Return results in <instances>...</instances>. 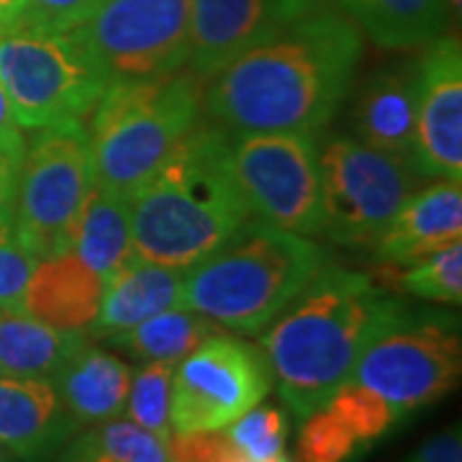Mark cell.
Here are the masks:
<instances>
[{"instance_id":"d4e9b609","label":"cell","mask_w":462,"mask_h":462,"mask_svg":"<svg viewBox=\"0 0 462 462\" xmlns=\"http://www.w3.org/2000/svg\"><path fill=\"white\" fill-rule=\"evenodd\" d=\"M54 462H170L167 445L129 419H114L80 430Z\"/></svg>"},{"instance_id":"44dd1931","label":"cell","mask_w":462,"mask_h":462,"mask_svg":"<svg viewBox=\"0 0 462 462\" xmlns=\"http://www.w3.org/2000/svg\"><path fill=\"white\" fill-rule=\"evenodd\" d=\"M88 342L85 331L54 329L21 309H0V373L5 378L51 383Z\"/></svg>"},{"instance_id":"5b68a950","label":"cell","mask_w":462,"mask_h":462,"mask_svg":"<svg viewBox=\"0 0 462 462\" xmlns=\"http://www.w3.org/2000/svg\"><path fill=\"white\" fill-rule=\"evenodd\" d=\"M203 88L188 67L108 85L85 118L96 185L132 200L182 136L203 121Z\"/></svg>"},{"instance_id":"7c38bea8","label":"cell","mask_w":462,"mask_h":462,"mask_svg":"<svg viewBox=\"0 0 462 462\" xmlns=\"http://www.w3.org/2000/svg\"><path fill=\"white\" fill-rule=\"evenodd\" d=\"M273 391V370L260 346L224 331L211 334L172 370V434L224 431Z\"/></svg>"},{"instance_id":"83f0119b","label":"cell","mask_w":462,"mask_h":462,"mask_svg":"<svg viewBox=\"0 0 462 462\" xmlns=\"http://www.w3.org/2000/svg\"><path fill=\"white\" fill-rule=\"evenodd\" d=\"M324 406L345 421L346 430L357 437L365 449L380 442L398 424L393 409L355 380H346L342 388H337V393Z\"/></svg>"},{"instance_id":"74e56055","label":"cell","mask_w":462,"mask_h":462,"mask_svg":"<svg viewBox=\"0 0 462 462\" xmlns=\"http://www.w3.org/2000/svg\"><path fill=\"white\" fill-rule=\"evenodd\" d=\"M445 3H447V14H449V16L455 14V18H460L462 0H445Z\"/></svg>"},{"instance_id":"8fae6325","label":"cell","mask_w":462,"mask_h":462,"mask_svg":"<svg viewBox=\"0 0 462 462\" xmlns=\"http://www.w3.org/2000/svg\"><path fill=\"white\" fill-rule=\"evenodd\" d=\"M231 170L249 214L278 229L321 231V175L314 134H231Z\"/></svg>"},{"instance_id":"277c9868","label":"cell","mask_w":462,"mask_h":462,"mask_svg":"<svg viewBox=\"0 0 462 462\" xmlns=\"http://www.w3.org/2000/svg\"><path fill=\"white\" fill-rule=\"evenodd\" d=\"M329 264L311 236L249 216L208 257L185 270L182 306L221 329L260 334Z\"/></svg>"},{"instance_id":"d590c367","label":"cell","mask_w":462,"mask_h":462,"mask_svg":"<svg viewBox=\"0 0 462 462\" xmlns=\"http://www.w3.org/2000/svg\"><path fill=\"white\" fill-rule=\"evenodd\" d=\"M23 11V0H0V23L16 21Z\"/></svg>"},{"instance_id":"1f68e13d","label":"cell","mask_w":462,"mask_h":462,"mask_svg":"<svg viewBox=\"0 0 462 462\" xmlns=\"http://www.w3.org/2000/svg\"><path fill=\"white\" fill-rule=\"evenodd\" d=\"M100 0H23L16 21H26L50 32H75L98 8Z\"/></svg>"},{"instance_id":"7402d4cb","label":"cell","mask_w":462,"mask_h":462,"mask_svg":"<svg viewBox=\"0 0 462 462\" xmlns=\"http://www.w3.org/2000/svg\"><path fill=\"white\" fill-rule=\"evenodd\" d=\"M367 39L383 50L427 47L445 33V0H331Z\"/></svg>"},{"instance_id":"d6986e66","label":"cell","mask_w":462,"mask_h":462,"mask_svg":"<svg viewBox=\"0 0 462 462\" xmlns=\"http://www.w3.org/2000/svg\"><path fill=\"white\" fill-rule=\"evenodd\" d=\"M185 270L149 263L134 254L129 263L106 282L98 314L88 337L106 342L108 337L132 329L144 319L182 306Z\"/></svg>"},{"instance_id":"8d00e7d4","label":"cell","mask_w":462,"mask_h":462,"mask_svg":"<svg viewBox=\"0 0 462 462\" xmlns=\"http://www.w3.org/2000/svg\"><path fill=\"white\" fill-rule=\"evenodd\" d=\"M214 462H249V457L242 452V449H236V447L231 445L229 439H226L224 447L218 449V455H216Z\"/></svg>"},{"instance_id":"ab89813d","label":"cell","mask_w":462,"mask_h":462,"mask_svg":"<svg viewBox=\"0 0 462 462\" xmlns=\"http://www.w3.org/2000/svg\"><path fill=\"white\" fill-rule=\"evenodd\" d=\"M0 378H3V373H0Z\"/></svg>"},{"instance_id":"603a6c76","label":"cell","mask_w":462,"mask_h":462,"mask_svg":"<svg viewBox=\"0 0 462 462\" xmlns=\"http://www.w3.org/2000/svg\"><path fill=\"white\" fill-rule=\"evenodd\" d=\"M69 252L108 282L134 257L132 200L93 185L72 229Z\"/></svg>"},{"instance_id":"3957f363","label":"cell","mask_w":462,"mask_h":462,"mask_svg":"<svg viewBox=\"0 0 462 462\" xmlns=\"http://www.w3.org/2000/svg\"><path fill=\"white\" fill-rule=\"evenodd\" d=\"M231 134L200 121L132 199L134 254L190 270L247 221L231 170Z\"/></svg>"},{"instance_id":"60d3db41","label":"cell","mask_w":462,"mask_h":462,"mask_svg":"<svg viewBox=\"0 0 462 462\" xmlns=\"http://www.w3.org/2000/svg\"><path fill=\"white\" fill-rule=\"evenodd\" d=\"M288 462H291V460H288Z\"/></svg>"},{"instance_id":"52a82bcc","label":"cell","mask_w":462,"mask_h":462,"mask_svg":"<svg viewBox=\"0 0 462 462\" xmlns=\"http://www.w3.org/2000/svg\"><path fill=\"white\" fill-rule=\"evenodd\" d=\"M321 236L339 247H375L401 203L424 185L411 157H398L349 134L319 144Z\"/></svg>"},{"instance_id":"7a4b0ae2","label":"cell","mask_w":462,"mask_h":462,"mask_svg":"<svg viewBox=\"0 0 462 462\" xmlns=\"http://www.w3.org/2000/svg\"><path fill=\"white\" fill-rule=\"evenodd\" d=\"M409 309L367 275L324 264L263 334L282 403L306 419L352 378L370 342Z\"/></svg>"},{"instance_id":"9a60e30c","label":"cell","mask_w":462,"mask_h":462,"mask_svg":"<svg viewBox=\"0 0 462 462\" xmlns=\"http://www.w3.org/2000/svg\"><path fill=\"white\" fill-rule=\"evenodd\" d=\"M78 431L50 380L0 378V445L18 462H51Z\"/></svg>"},{"instance_id":"ac0fdd59","label":"cell","mask_w":462,"mask_h":462,"mask_svg":"<svg viewBox=\"0 0 462 462\" xmlns=\"http://www.w3.org/2000/svg\"><path fill=\"white\" fill-rule=\"evenodd\" d=\"M352 136L370 147L411 157L416 126V62L373 72L349 111Z\"/></svg>"},{"instance_id":"2e32d148","label":"cell","mask_w":462,"mask_h":462,"mask_svg":"<svg viewBox=\"0 0 462 462\" xmlns=\"http://www.w3.org/2000/svg\"><path fill=\"white\" fill-rule=\"evenodd\" d=\"M455 242H462L460 182L431 180L401 203L375 245V257L406 267Z\"/></svg>"},{"instance_id":"8992f818","label":"cell","mask_w":462,"mask_h":462,"mask_svg":"<svg viewBox=\"0 0 462 462\" xmlns=\"http://www.w3.org/2000/svg\"><path fill=\"white\" fill-rule=\"evenodd\" d=\"M0 88L18 129L36 132L85 121L108 80L69 32L8 21L0 23Z\"/></svg>"},{"instance_id":"f1b7e54d","label":"cell","mask_w":462,"mask_h":462,"mask_svg":"<svg viewBox=\"0 0 462 462\" xmlns=\"http://www.w3.org/2000/svg\"><path fill=\"white\" fill-rule=\"evenodd\" d=\"M365 449L346 424L327 406L300 421L296 455L298 462H357Z\"/></svg>"},{"instance_id":"f546056e","label":"cell","mask_w":462,"mask_h":462,"mask_svg":"<svg viewBox=\"0 0 462 462\" xmlns=\"http://www.w3.org/2000/svg\"><path fill=\"white\" fill-rule=\"evenodd\" d=\"M226 439L242 449L249 462H267L285 452L288 416L278 406H254L226 427Z\"/></svg>"},{"instance_id":"e0dca14e","label":"cell","mask_w":462,"mask_h":462,"mask_svg":"<svg viewBox=\"0 0 462 462\" xmlns=\"http://www.w3.org/2000/svg\"><path fill=\"white\" fill-rule=\"evenodd\" d=\"M103 291L106 281L98 273H93L78 254L62 252L36 263L21 311L54 329L88 334L98 314Z\"/></svg>"},{"instance_id":"ba28073f","label":"cell","mask_w":462,"mask_h":462,"mask_svg":"<svg viewBox=\"0 0 462 462\" xmlns=\"http://www.w3.org/2000/svg\"><path fill=\"white\" fill-rule=\"evenodd\" d=\"M96 185L85 121L36 129L23 147L14 226L39 260L69 252L72 229Z\"/></svg>"},{"instance_id":"9c48e42d","label":"cell","mask_w":462,"mask_h":462,"mask_svg":"<svg viewBox=\"0 0 462 462\" xmlns=\"http://www.w3.org/2000/svg\"><path fill=\"white\" fill-rule=\"evenodd\" d=\"M460 370L457 316L406 311L370 342L349 380L383 398L401 421L445 398Z\"/></svg>"},{"instance_id":"6da1fadb","label":"cell","mask_w":462,"mask_h":462,"mask_svg":"<svg viewBox=\"0 0 462 462\" xmlns=\"http://www.w3.org/2000/svg\"><path fill=\"white\" fill-rule=\"evenodd\" d=\"M360 57V29L339 8L316 3L211 78L203 116L229 134H316L345 103Z\"/></svg>"},{"instance_id":"484cf974","label":"cell","mask_w":462,"mask_h":462,"mask_svg":"<svg viewBox=\"0 0 462 462\" xmlns=\"http://www.w3.org/2000/svg\"><path fill=\"white\" fill-rule=\"evenodd\" d=\"M175 365L144 363L139 370H132V388L126 398L124 416L139 430L149 431L162 445L170 442V383Z\"/></svg>"},{"instance_id":"ffe728a7","label":"cell","mask_w":462,"mask_h":462,"mask_svg":"<svg viewBox=\"0 0 462 462\" xmlns=\"http://www.w3.org/2000/svg\"><path fill=\"white\" fill-rule=\"evenodd\" d=\"M51 385L75 424L85 430L124 416L132 388V367L90 339L54 375Z\"/></svg>"},{"instance_id":"30bf717a","label":"cell","mask_w":462,"mask_h":462,"mask_svg":"<svg viewBox=\"0 0 462 462\" xmlns=\"http://www.w3.org/2000/svg\"><path fill=\"white\" fill-rule=\"evenodd\" d=\"M193 0H100L69 32L111 83L178 72L190 51Z\"/></svg>"},{"instance_id":"f35d334b","label":"cell","mask_w":462,"mask_h":462,"mask_svg":"<svg viewBox=\"0 0 462 462\" xmlns=\"http://www.w3.org/2000/svg\"><path fill=\"white\" fill-rule=\"evenodd\" d=\"M0 462H18V460L11 455V452H8V449H5V447L0 445Z\"/></svg>"},{"instance_id":"5bb4252c","label":"cell","mask_w":462,"mask_h":462,"mask_svg":"<svg viewBox=\"0 0 462 462\" xmlns=\"http://www.w3.org/2000/svg\"><path fill=\"white\" fill-rule=\"evenodd\" d=\"M319 0H193L188 69L206 85L239 54L309 14Z\"/></svg>"},{"instance_id":"4dcf8cb0","label":"cell","mask_w":462,"mask_h":462,"mask_svg":"<svg viewBox=\"0 0 462 462\" xmlns=\"http://www.w3.org/2000/svg\"><path fill=\"white\" fill-rule=\"evenodd\" d=\"M36 263L39 257L18 236L14 216H0V309H21Z\"/></svg>"},{"instance_id":"836d02e7","label":"cell","mask_w":462,"mask_h":462,"mask_svg":"<svg viewBox=\"0 0 462 462\" xmlns=\"http://www.w3.org/2000/svg\"><path fill=\"white\" fill-rule=\"evenodd\" d=\"M403 462H462L460 427L434 434L419 449H413Z\"/></svg>"},{"instance_id":"e575fe53","label":"cell","mask_w":462,"mask_h":462,"mask_svg":"<svg viewBox=\"0 0 462 462\" xmlns=\"http://www.w3.org/2000/svg\"><path fill=\"white\" fill-rule=\"evenodd\" d=\"M21 132L16 124V118H14V111H11V103L5 98V93H3V88H0V136H8V134Z\"/></svg>"},{"instance_id":"4fadbf2b","label":"cell","mask_w":462,"mask_h":462,"mask_svg":"<svg viewBox=\"0 0 462 462\" xmlns=\"http://www.w3.org/2000/svg\"><path fill=\"white\" fill-rule=\"evenodd\" d=\"M411 162L424 180H462V50L442 33L416 60Z\"/></svg>"},{"instance_id":"cb8c5ba5","label":"cell","mask_w":462,"mask_h":462,"mask_svg":"<svg viewBox=\"0 0 462 462\" xmlns=\"http://www.w3.org/2000/svg\"><path fill=\"white\" fill-rule=\"evenodd\" d=\"M218 331L221 327L211 319H206L199 311H190L185 306H178V309H167L162 314L149 316L132 329L108 337L106 345L124 349L142 363L178 365L200 342H206L211 334H218Z\"/></svg>"},{"instance_id":"d6a6232c","label":"cell","mask_w":462,"mask_h":462,"mask_svg":"<svg viewBox=\"0 0 462 462\" xmlns=\"http://www.w3.org/2000/svg\"><path fill=\"white\" fill-rule=\"evenodd\" d=\"M23 147H26L23 132L0 136V216L11 214V208H14Z\"/></svg>"},{"instance_id":"4316f807","label":"cell","mask_w":462,"mask_h":462,"mask_svg":"<svg viewBox=\"0 0 462 462\" xmlns=\"http://www.w3.org/2000/svg\"><path fill=\"white\" fill-rule=\"evenodd\" d=\"M398 285L413 298L445 303V306H460L462 245L455 242L419 263L406 264V270L398 275Z\"/></svg>"}]
</instances>
